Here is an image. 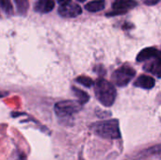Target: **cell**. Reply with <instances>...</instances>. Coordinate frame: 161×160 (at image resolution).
<instances>
[{
  "label": "cell",
  "instance_id": "7",
  "mask_svg": "<svg viewBox=\"0 0 161 160\" xmlns=\"http://www.w3.org/2000/svg\"><path fill=\"white\" fill-rule=\"evenodd\" d=\"M157 57H160V53L157 48L154 47H149V48H145L143 50H142L138 57H137V61L139 62H142V61H146L152 58H155Z\"/></svg>",
  "mask_w": 161,
  "mask_h": 160
},
{
  "label": "cell",
  "instance_id": "18",
  "mask_svg": "<svg viewBox=\"0 0 161 160\" xmlns=\"http://www.w3.org/2000/svg\"><path fill=\"white\" fill-rule=\"evenodd\" d=\"M77 1H80V2H84L85 0H77Z\"/></svg>",
  "mask_w": 161,
  "mask_h": 160
},
{
  "label": "cell",
  "instance_id": "4",
  "mask_svg": "<svg viewBox=\"0 0 161 160\" xmlns=\"http://www.w3.org/2000/svg\"><path fill=\"white\" fill-rule=\"evenodd\" d=\"M136 71L129 66H122L116 70L111 76L113 83L118 87H125L128 85L131 79L135 76Z\"/></svg>",
  "mask_w": 161,
  "mask_h": 160
},
{
  "label": "cell",
  "instance_id": "14",
  "mask_svg": "<svg viewBox=\"0 0 161 160\" xmlns=\"http://www.w3.org/2000/svg\"><path fill=\"white\" fill-rule=\"evenodd\" d=\"M75 81L78 82L79 84H81V85L87 87V88H91V87H92V86L94 85L93 80H92L91 77H89V76H84V75L79 76V77H77V78L75 79Z\"/></svg>",
  "mask_w": 161,
  "mask_h": 160
},
{
  "label": "cell",
  "instance_id": "5",
  "mask_svg": "<svg viewBox=\"0 0 161 160\" xmlns=\"http://www.w3.org/2000/svg\"><path fill=\"white\" fill-rule=\"evenodd\" d=\"M58 12L63 17L72 18V17H75L81 14V8L75 3L69 2L65 5L60 6L58 8Z\"/></svg>",
  "mask_w": 161,
  "mask_h": 160
},
{
  "label": "cell",
  "instance_id": "15",
  "mask_svg": "<svg viewBox=\"0 0 161 160\" xmlns=\"http://www.w3.org/2000/svg\"><path fill=\"white\" fill-rule=\"evenodd\" d=\"M0 8L6 13H11L12 12V5H11L9 0H0Z\"/></svg>",
  "mask_w": 161,
  "mask_h": 160
},
{
  "label": "cell",
  "instance_id": "11",
  "mask_svg": "<svg viewBox=\"0 0 161 160\" xmlns=\"http://www.w3.org/2000/svg\"><path fill=\"white\" fill-rule=\"evenodd\" d=\"M105 8V1L104 0H94L92 2H89L86 6L85 8L91 12H96L100 11Z\"/></svg>",
  "mask_w": 161,
  "mask_h": 160
},
{
  "label": "cell",
  "instance_id": "13",
  "mask_svg": "<svg viewBox=\"0 0 161 160\" xmlns=\"http://www.w3.org/2000/svg\"><path fill=\"white\" fill-rule=\"evenodd\" d=\"M14 1L17 7L18 12H20L21 14H25L28 9V6H29L28 0H14Z\"/></svg>",
  "mask_w": 161,
  "mask_h": 160
},
{
  "label": "cell",
  "instance_id": "17",
  "mask_svg": "<svg viewBox=\"0 0 161 160\" xmlns=\"http://www.w3.org/2000/svg\"><path fill=\"white\" fill-rule=\"evenodd\" d=\"M7 95H8V92H2V91H0V98L5 97V96H7Z\"/></svg>",
  "mask_w": 161,
  "mask_h": 160
},
{
  "label": "cell",
  "instance_id": "8",
  "mask_svg": "<svg viewBox=\"0 0 161 160\" xmlns=\"http://www.w3.org/2000/svg\"><path fill=\"white\" fill-rule=\"evenodd\" d=\"M155 83H156V81L152 76L142 74V75L138 77V79L135 81L134 85L136 87H139V88H142V89L150 90V89L155 87Z\"/></svg>",
  "mask_w": 161,
  "mask_h": 160
},
{
  "label": "cell",
  "instance_id": "9",
  "mask_svg": "<svg viewBox=\"0 0 161 160\" xmlns=\"http://www.w3.org/2000/svg\"><path fill=\"white\" fill-rule=\"evenodd\" d=\"M144 70L149 72V73H152L154 74L155 75H157L158 77H160L161 73V61H160V57H157L155 58H153L152 61H149L147 62L145 65H144Z\"/></svg>",
  "mask_w": 161,
  "mask_h": 160
},
{
  "label": "cell",
  "instance_id": "10",
  "mask_svg": "<svg viewBox=\"0 0 161 160\" xmlns=\"http://www.w3.org/2000/svg\"><path fill=\"white\" fill-rule=\"evenodd\" d=\"M55 7V2L54 0H39L38 3L36 4L35 9L38 12L42 13H46L51 11Z\"/></svg>",
  "mask_w": 161,
  "mask_h": 160
},
{
  "label": "cell",
  "instance_id": "2",
  "mask_svg": "<svg viewBox=\"0 0 161 160\" xmlns=\"http://www.w3.org/2000/svg\"><path fill=\"white\" fill-rule=\"evenodd\" d=\"M92 130L95 135L103 139L117 140L121 138L119 122L117 120L97 122L92 125Z\"/></svg>",
  "mask_w": 161,
  "mask_h": 160
},
{
  "label": "cell",
  "instance_id": "12",
  "mask_svg": "<svg viewBox=\"0 0 161 160\" xmlns=\"http://www.w3.org/2000/svg\"><path fill=\"white\" fill-rule=\"evenodd\" d=\"M72 90H73V91H74L75 96L78 99L77 102H78L79 104L83 105V104H85V103H87V102L89 101L90 95H89L87 92H85V91H81V90H79V89H77V88H75V87H73Z\"/></svg>",
  "mask_w": 161,
  "mask_h": 160
},
{
  "label": "cell",
  "instance_id": "1",
  "mask_svg": "<svg viewBox=\"0 0 161 160\" xmlns=\"http://www.w3.org/2000/svg\"><path fill=\"white\" fill-rule=\"evenodd\" d=\"M94 91L97 100L105 107H111L116 99V90L113 84L106 79H98L94 84Z\"/></svg>",
  "mask_w": 161,
  "mask_h": 160
},
{
  "label": "cell",
  "instance_id": "16",
  "mask_svg": "<svg viewBox=\"0 0 161 160\" xmlns=\"http://www.w3.org/2000/svg\"><path fill=\"white\" fill-rule=\"evenodd\" d=\"M59 4H60V6H62V5H65V4H67V3H69V2H71V0H57Z\"/></svg>",
  "mask_w": 161,
  "mask_h": 160
},
{
  "label": "cell",
  "instance_id": "3",
  "mask_svg": "<svg viewBox=\"0 0 161 160\" xmlns=\"http://www.w3.org/2000/svg\"><path fill=\"white\" fill-rule=\"evenodd\" d=\"M82 108V105L79 104L77 101L73 100H66L60 101L55 105V112L57 116L60 118L70 117L77 112H79Z\"/></svg>",
  "mask_w": 161,
  "mask_h": 160
},
{
  "label": "cell",
  "instance_id": "6",
  "mask_svg": "<svg viewBox=\"0 0 161 160\" xmlns=\"http://www.w3.org/2000/svg\"><path fill=\"white\" fill-rule=\"evenodd\" d=\"M137 2L135 0H115L112 8L116 13H125L127 10L136 7Z\"/></svg>",
  "mask_w": 161,
  "mask_h": 160
}]
</instances>
